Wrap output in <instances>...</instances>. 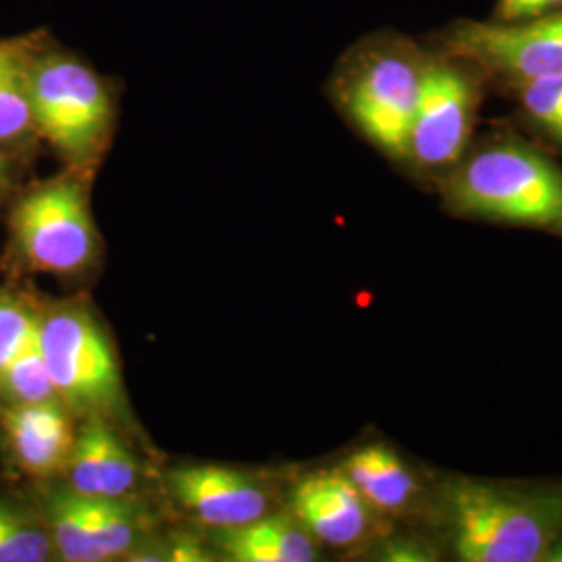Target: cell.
Wrapping results in <instances>:
<instances>
[{"label": "cell", "instance_id": "cell-17", "mask_svg": "<svg viewBox=\"0 0 562 562\" xmlns=\"http://www.w3.org/2000/svg\"><path fill=\"white\" fill-rule=\"evenodd\" d=\"M506 97L517 104V121L533 140L562 153V76L527 81Z\"/></svg>", "mask_w": 562, "mask_h": 562}, {"label": "cell", "instance_id": "cell-14", "mask_svg": "<svg viewBox=\"0 0 562 562\" xmlns=\"http://www.w3.org/2000/svg\"><path fill=\"white\" fill-rule=\"evenodd\" d=\"M2 427L23 471L41 477L65 471L78 434L60 401L9 404Z\"/></svg>", "mask_w": 562, "mask_h": 562}, {"label": "cell", "instance_id": "cell-18", "mask_svg": "<svg viewBox=\"0 0 562 562\" xmlns=\"http://www.w3.org/2000/svg\"><path fill=\"white\" fill-rule=\"evenodd\" d=\"M0 396L7 404H41L60 401L50 378L41 344V319L20 352L9 362L0 378Z\"/></svg>", "mask_w": 562, "mask_h": 562}, {"label": "cell", "instance_id": "cell-8", "mask_svg": "<svg viewBox=\"0 0 562 562\" xmlns=\"http://www.w3.org/2000/svg\"><path fill=\"white\" fill-rule=\"evenodd\" d=\"M41 344L60 402L97 411L120 401V362L88 308L71 304L41 317Z\"/></svg>", "mask_w": 562, "mask_h": 562}, {"label": "cell", "instance_id": "cell-22", "mask_svg": "<svg viewBox=\"0 0 562 562\" xmlns=\"http://www.w3.org/2000/svg\"><path fill=\"white\" fill-rule=\"evenodd\" d=\"M542 562H562V531L543 552Z\"/></svg>", "mask_w": 562, "mask_h": 562}, {"label": "cell", "instance_id": "cell-2", "mask_svg": "<svg viewBox=\"0 0 562 562\" xmlns=\"http://www.w3.org/2000/svg\"><path fill=\"white\" fill-rule=\"evenodd\" d=\"M438 194L452 217L562 238L561 162L513 127L475 136Z\"/></svg>", "mask_w": 562, "mask_h": 562}, {"label": "cell", "instance_id": "cell-19", "mask_svg": "<svg viewBox=\"0 0 562 562\" xmlns=\"http://www.w3.org/2000/svg\"><path fill=\"white\" fill-rule=\"evenodd\" d=\"M55 546L46 519L11 498H0V562H44Z\"/></svg>", "mask_w": 562, "mask_h": 562}, {"label": "cell", "instance_id": "cell-9", "mask_svg": "<svg viewBox=\"0 0 562 562\" xmlns=\"http://www.w3.org/2000/svg\"><path fill=\"white\" fill-rule=\"evenodd\" d=\"M44 519L55 550L67 562L111 561L142 538L140 517L125 498H92L71 487L48 496Z\"/></svg>", "mask_w": 562, "mask_h": 562}, {"label": "cell", "instance_id": "cell-1", "mask_svg": "<svg viewBox=\"0 0 562 562\" xmlns=\"http://www.w3.org/2000/svg\"><path fill=\"white\" fill-rule=\"evenodd\" d=\"M425 529L446 561L542 562L562 531V482L434 471Z\"/></svg>", "mask_w": 562, "mask_h": 562}, {"label": "cell", "instance_id": "cell-20", "mask_svg": "<svg viewBox=\"0 0 562 562\" xmlns=\"http://www.w3.org/2000/svg\"><path fill=\"white\" fill-rule=\"evenodd\" d=\"M38 319L23 302L0 292V378L21 346L36 329Z\"/></svg>", "mask_w": 562, "mask_h": 562}, {"label": "cell", "instance_id": "cell-7", "mask_svg": "<svg viewBox=\"0 0 562 562\" xmlns=\"http://www.w3.org/2000/svg\"><path fill=\"white\" fill-rule=\"evenodd\" d=\"M13 241L36 273L76 276L97 257L99 236L86 186L78 176L42 181L11 215Z\"/></svg>", "mask_w": 562, "mask_h": 562}, {"label": "cell", "instance_id": "cell-11", "mask_svg": "<svg viewBox=\"0 0 562 562\" xmlns=\"http://www.w3.org/2000/svg\"><path fill=\"white\" fill-rule=\"evenodd\" d=\"M290 506L292 517L329 548H355L380 533L382 517L338 467L304 475L292 487Z\"/></svg>", "mask_w": 562, "mask_h": 562}, {"label": "cell", "instance_id": "cell-4", "mask_svg": "<svg viewBox=\"0 0 562 562\" xmlns=\"http://www.w3.org/2000/svg\"><path fill=\"white\" fill-rule=\"evenodd\" d=\"M490 81L471 60L429 48L402 167L438 190L475 140Z\"/></svg>", "mask_w": 562, "mask_h": 562}, {"label": "cell", "instance_id": "cell-12", "mask_svg": "<svg viewBox=\"0 0 562 562\" xmlns=\"http://www.w3.org/2000/svg\"><path fill=\"white\" fill-rule=\"evenodd\" d=\"M169 492L199 521L232 529L257 521L269 496L252 477L217 464H188L169 473Z\"/></svg>", "mask_w": 562, "mask_h": 562}, {"label": "cell", "instance_id": "cell-23", "mask_svg": "<svg viewBox=\"0 0 562 562\" xmlns=\"http://www.w3.org/2000/svg\"><path fill=\"white\" fill-rule=\"evenodd\" d=\"M9 183H11V167L4 157H0V202L9 190Z\"/></svg>", "mask_w": 562, "mask_h": 562}, {"label": "cell", "instance_id": "cell-21", "mask_svg": "<svg viewBox=\"0 0 562 562\" xmlns=\"http://www.w3.org/2000/svg\"><path fill=\"white\" fill-rule=\"evenodd\" d=\"M562 0H496V7L490 20L498 23H515V21L542 18L550 13H561Z\"/></svg>", "mask_w": 562, "mask_h": 562}, {"label": "cell", "instance_id": "cell-13", "mask_svg": "<svg viewBox=\"0 0 562 562\" xmlns=\"http://www.w3.org/2000/svg\"><path fill=\"white\" fill-rule=\"evenodd\" d=\"M65 471L69 487L92 498H127L140 480V462L102 422L81 427Z\"/></svg>", "mask_w": 562, "mask_h": 562}, {"label": "cell", "instance_id": "cell-3", "mask_svg": "<svg viewBox=\"0 0 562 562\" xmlns=\"http://www.w3.org/2000/svg\"><path fill=\"white\" fill-rule=\"evenodd\" d=\"M427 60L425 44L396 32L375 34L344 55L331 81L346 120L401 167Z\"/></svg>", "mask_w": 562, "mask_h": 562}, {"label": "cell", "instance_id": "cell-16", "mask_svg": "<svg viewBox=\"0 0 562 562\" xmlns=\"http://www.w3.org/2000/svg\"><path fill=\"white\" fill-rule=\"evenodd\" d=\"M30 55L15 44H0V148L23 140L32 130Z\"/></svg>", "mask_w": 562, "mask_h": 562}, {"label": "cell", "instance_id": "cell-15", "mask_svg": "<svg viewBox=\"0 0 562 562\" xmlns=\"http://www.w3.org/2000/svg\"><path fill=\"white\" fill-rule=\"evenodd\" d=\"M223 552L238 562L319 561V542L292 515L261 517L240 527L222 529Z\"/></svg>", "mask_w": 562, "mask_h": 562}, {"label": "cell", "instance_id": "cell-10", "mask_svg": "<svg viewBox=\"0 0 562 562\" xmlns=\"http://www.w3.org/2000/svg\"><path fill=\"white\" fill-rule=\"evenodd\" d=\"M338 469L382 519L425 527L434 496V471L415 467L385 442L361 443L344 457Z\"/></svg>", "mask_w": 562, "mask_h": 562}, {"label": "cell", "instance_id": "cell-6", "mask_svg": "<svg viewBox=\"0 0 562 562\" xmlns=\"http://www.w3.org/2000/svg\"><path fill=\"white\" fill-rule=\"evenodd\" d=\"M423 44L471 60L485 74L490 88L506 94L527 81L562 76V11L515 23L461 18Z\"/></svg>", "mask_w": 562, "mask_h": 562}, {"label": "cell", "instance_id": "cell-5", "mask_svg": "<svg viewBox=\"0 0 562 562\" xmlns=\"http://www.w3.org/2000/svg\"><path fill=\"white\" fill-rule=\"evenodd\" d=\"M30 102L34 130L63 159L83 165L101 153L113 99L92 67L60 50L32 53Z\"/></svg>", "mask_w": 562, "mask_h": 562}]
</instances>
